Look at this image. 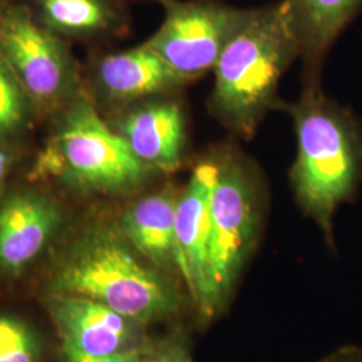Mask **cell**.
<instances>
[{
	"instance_id": "1",
	"label": "cell",
	"mask_w": 362,
	"mask_h": 362,
	"mask_svg": "<svg viewBox=\"0 0 362 362\" xmlns=\"http://www.w3.org/2000/svg\"><path fill=\"white\" fill-rule=\"evenodd\" d=\"M58 294L89 298L140 324L180 309V296L118 227L90 226L66 247L52 275Z\"/></svg>"
},
{
	"instance_id": "2",
	"label": "cell",
	"mask_w": 362,
	"mask_h": 362,
	"mask_svg": "<svg viewBox=\"0 0 362 362\" xmlns=\"http://www.w3.org/2000/svg\"><path fill=\"white\" fill-rule=\"evenodd\" d=\"M299 54L285 0L252 8L214 69L211 107L220 121L248 139L276 104L279 81Z\"/></svg>"
},
{
	"instance_id": "3",
	"label": "cell",
	"mask_w": 362,
	"mask_h": 362,
	"mask_svg": "<svg viewBox=\"0 0 362 362\" xmlns=\"http://www.w3.org/2000/svg\"><path fill=\"white\" fill-rule=\"evenodd\" d=\"M297 136L291 182L298 202L332 238L338 207L362 177V132L356 118L311 85L290 107Z\"/></svg>"
},
{
	"instance_id": "4",
	"label": "cell",
	"mask_w": 362,
	"mask_h": 362,
	"mask_svg": "<svg viewBox=\"0 0 362 362\" xmlns=\"http://www.w3.org/2000/svg\"><path fill=\"white\" fill-rule=\"evenodd\" d=\"M37 170L85 194H129L155 172L130 152L85 86L54 115Z\"/></svg>"
},
{
	"instance_id": "5",
	"label": "cell",
	"mask_w": 362,
	"mask_h": 362,
	"mask_svg": "<svg viewBox=\"0 0 362 362\" xmlns=\"http://www.w3.org/2000/svg\"><path fill=\"white\" fill-rule=\"evenodd\" d=\"M216 164L209 199L204 318L214 317L230 297L258 236V187L248 165L233 155L218 157Z\"/></svg>"
},
{
	"instance_id": "6",
	"label": "cell",
	"mask_w": 362,
	"mask_h": 362,
	"mask_svg": "<svg viewBox=\"0 0 362 362\" xmlns=\"http://www.w3.org/2000/svg\"><path fill=\"white\" fill-rule=\"evenodd\" d=\"M0 57L37 115H55L83 88L70 42L40 26L16 0L0 13Z\"/></svg>"
},
{
	"instance_id": "7",
	"label": "cell",
	"mask_w": 362,
	"mask_h": 362,
	"mask_svg": "<svg viewBox=\"0 0 362 362\" xmlns=\"http://www.w3.org/2000/svg\"><path fill=\"white\" fill-rule=\"evenodd\" d=\"M164 19L144 43L187 82L214 70L250 10L216 0H164Z\"/></svg>"
},
{
	"instance_id": "8",
	"label": "cell",
	"mask_w": 362,
	"mask_h": 362,
	"mask_svg": "<svg viewBox=\"0 0 362 362\" xmlns=\"http://www.w3.org/2000/svg\"><path fill=\"white\" fill-rule=\"evenodd\" d=\"M187 83L145 43L103 55L90 70L86 91L95 105L119 110L144 100L169 95Z\"/></svg>"
},
{
	"instance_id": "9",
	"label": "cell",
	"mask_w": 362,
	"mask_h": 362,
	"mask_svg": "<svg viewBox=\"0 0 362 362\" xmlns=\"http://www.w3.org/2000/svg\"><path fill=\"white\" fill-rule=\"evenodd\" d=\"M107 122L146 167L169 172L180 165L185 119L180 104L168 95L122 107Z\"/></svg>"
},
{
	"instance_id": "10",
	"label": "cell",
	"mask_w": 362,
	"mask_h": 362,
	"mask_svg": "<svg viewBox=\"0 0 362 362\" xmlns=\"http://www.w3.org/2000/svg\"><path fill=\"white\" fill-rule=\"evenodd\" d=\"M61 223V207L49 194L30 188L6 194L0 203V272H23L52 242Z\"/></svg>"
},
{
	"instance_id": "11",
	"label": "cell",
	"mask_w": 362,
	"mask_h": 362,
	"mask_svg": "<svg viewBox=\"0 0 362 362\" xmlns=\"http://www.w3.org/2000/svg\"><path fill=\"white\" fill-rule=\"evenodd\" d=\"M216 172V160L200 163L179 194L176 207L179 272L202 314L207 299L209 199Z\"/></svg>"
},
{
	"instance_id": "12",
	"label": "cell",
	"mask_w": 362,
	"mask_h": 362,
	"mask_svg": "<svg viewBox=\"0 0 362 362\" xmlns=\"http://www.w3.org/2000/svg\"><path fill=\"white\" fill-rule=\"evenodd\" d=\"M49 309L64 346L105 357L137 346L140 322L89 298L54 293Z\"/></svg>"
},
{
	"instance_id": "13",
	"label": "cell",
	"mask_w": 362,
	"mask_h": 362,
	"mask_svg": "<svg viewBox=\"0 0 362 362\" xmlns=\"http://www.w3.org/2000/svg\"><path fill=\"white\" fill-rule=\"evenodd\" d=\"M40 26L67 42H100L128 34L122 0H16Z\"/></svg>"
},
{
	"instance_id": "14",
	"label": "cell",
	"mask_w": 362,
	"mask_h": 362,
	"mask_svg": "<svg viewBox=\"0 0 362 362\" xmlns=\"http://www.w3.org/2000/svg\"><path fill=\"white\" fill-rule=\"evenodd\" d=\"M180 192L173 187L144 194L121 214L118 230L144 259L161 272H179L176 207Z\"/></svg>"
},
{
	"instance_id": "15",
	"label": "cell",
	"mask_w": 362,
	"mask_h": 362,
	"mask_svg": "<svg viewBox=\"0 0 362 362\" xmlns=\"http://www.w3.org/2000/svg\"><path fill=\"white\" fill-rule=\"evenodd\" d=\"M299 40V54L320 61L362 7V0H285Z\"/></svg>"
},
{
	"instance_id": "16",
	"label": "cell",
	"mask_w": 362,
	"mask_h": 362,
	"mask_svg": "<svg viewBox=\"0 0 362 362\" xmlns=\"http://www.w3.org/2000/svg\"><path fill=\"white\" fill-rule=\"evenodd\" d=\"M34 106L0 57V140L11 143L33 125Z\"/></svg>"
},
{
	"instance_id": "17",
	"label": "cell",
	"mask_w": 362,
	"mask_h": 362,
	"mask_svg": "<svg viewBox=\"0 0 362 362\" xmlns=\"http://www.w3.org/2000/svg\"><path fill=\"white\" fill-rule=\"evenodd\" d=\"M35 332L22 320L0 315V362H39Z\"/></svg>"
},
{
	"instance_id": "18",
	"label": "cell",
	"mask_w": 362,
	"mask_h": 362,
	"mask_svg": "<svg viewBox=\"0 0 362 362\" xmlns=\"http://www.w3.org/2000/svg\"><path fill=\"white\" fill-rule=\"evenodd\" d=\"M140 362H192V358L185 339L172 336L155 345L144 346Z\"/></svg>"
},
{
	"instance_id": "19",
	"label": "cell",
	"mask_w": 362,
	"mask_h": 362,
	"mask_svg": "<svg viewBox=\"0 0 362 362\" xmlns=\"http://www.w3.org/2000/svg\"><path fill=\"white\" fill-rule=\"evenodd\" d=\"M10 144L0 140V194L15 164V152L11 149Z\"/></svg>"
},
{
	"instance_id": "20",
	"label": "cell",
	"mask_w": 362,
	"mask_h": 362,
	"mask_svg": "<svg viewBox=\"0 0 362 362\" xmlns=\"http://www.w3.org/2000/svg\"><path fill=\"white\" fill-rule=\"evenodd\" d=\"M144 345H137L129 349L117 351L110 356L95 357L97 362H140L143 357Z\"/></svg>"
},
{
	"instance_id": "21",
	"label": "cell",
	"mask_w": 362,
	"mask_h": 362,
	"mask_svg": "<svg viewBox=\"0 0 362 362\" xmlns=\"http://www.w3.org/2000/svg\"><path fill=\"white\" fill-rule=\"evenodd\" d=\"M326 362H362V350L357 348L341 350Z\"/></svg>"
},
{
	"instance_id": "22",
	"label": "cell",
	"mask_w": 362,
	"mask_h": 362,
	"mask_svg": "<svg viewBox=\"0 0 362 362\" xmlns=\"http://www.w3.org/2000/svg\"><path fill=\"white\" fill-rule=\"evenodd\" d=\"M65 354L67 362H97L95 357H91L79 350L67 348V346H65Z\"/></svg>"
},
{
	"instance_id": "23",
	"label": "cell",
	"mask_w": 362,
	"mask_h": 362,
	"mask_svg": "<svg viewBox=\"0 0 362 362\" xmlns=\"http://www.w3.org/2000/svg\"><path fill=\"white\" fill-rule=\"evenodd\" d=\"M6 3H7V0H0V13L3 11V8H4Z\"/></svg>"
},
{
	"instance_id": "24",
	"label": "cell",
	"mask_w": 362,
	"mask_h": 362,
	"mask_svg": "<svg viewBox=\"0 0 362 362\" xmlns=\"http://www.w3.org/2000/svg\"><path fill=\"white\" fill-rule=\"evenodd\" d=\"M122 1H125V0H122ZM143 1H158L161 4L164 0H143Z\"/></svg>"
}]
</instances>
